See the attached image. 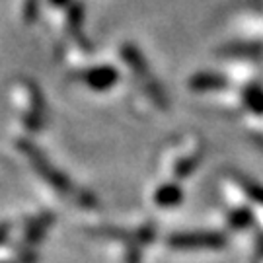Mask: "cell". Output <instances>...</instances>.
I'll list each match as a JSON object with an SVG mask.
<instances>
[{
	"label": "cell",
	"instance_id": "1",
	"mask_svg": "<svg viewBox=\"0 0 263 263\" xmlns=\"http://www.w3.org/2000/svg\"><path fill=\"white\" fill-rule=\"evenodd\" d=\"M168 244L176 250H199V248H220L224 244V236L215 232H203V234H178L172 236Z\"/></svg>",
	"mask_w": 263,
	"mask_h": 263
},
{
	"label": "cell",
	"instance_id": "2",
	"mask_svg": "<svg viewBox=\"0 0 263 263\" xmlns=\"http://www.w3.org/2000/svg\"><path fill=\"white\" fill-rule=\"evenodd\" d=\"M181 201V191L176 185H166L156 191V203L158 205H176Z\"/></svg>",
	"mask_w": 263,
	"mask_h": 263
},
{
	"label": "cell",
	"instance_id": "3",
	"mask_svg": "<svg viewBox=\"0 0 263 263\" xmlns=\"http://www.w3.org/2000/svg\"><path fill=\"white\" fill-rule=\"evenodd\" d=\"M191 86L193 88H218V86H224V80L222 78H216V76L203 74V76H195L191 80Z\"/></svg>",
	"mask_w": 263,
	"mask_h": 263
},
{
	"label": "cell",
	"instance_id": "4",
	"mask_svg": "<svg viewBox=\"0 0 263 263\" xmlns=\"http://www.w3.org/2000/svg\"><path fill=\"white\" fill-rule=\"evenodd\" d=\"M230 222L236 226H244L250 222V215H248V211H236L234 215L230 216Z\"/></svg>",
	"mask_w": 263,
	"mask_h": 263
},
{
	"label": "cell",
	"instance_id": "5",
	"mask_svg": "<svg viewBox=\"0 0 263 263\" xmlns=\"http://www.w3.org/2000/svg\"><path fill=\"white\" fill-rule=\"evenodd\" d=\"M248 102L252 104V107H254V109H257V111H263V94H261V92L254 90L252 94L248 96Z\"/></svg>",
	"mask_w": 263,
	"mask_h": 263
},
{
	"label": "cell",
	"instance_id": "6",
	"mask_svg": "<svg viewBox=\"0 0 263 263\" xmlns=\"http://www.w3.org/2000/svg\"><path fill=\"white\" fill-rule=\"evenodd\" d=\"M246 189L250 191V195L255 199V201H259V203H263V187H257V185H246Z\"/></svg>",
	"mask_w": 263,
	"mask_h": 263
}]
</instances>
